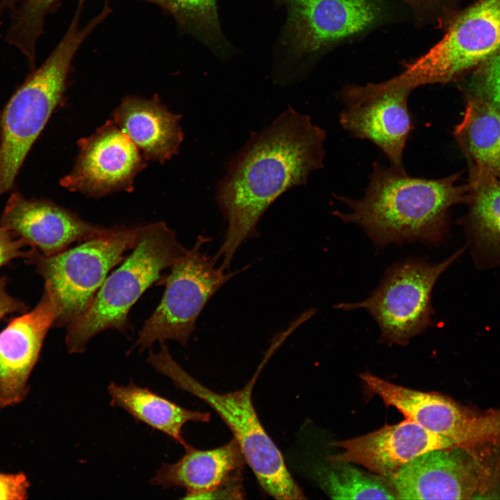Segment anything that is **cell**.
<instances>
[{
  "label": "cell",
  "mask_w": 500,
  "mask_h": 500,
  "mask_svg": "<svg viewBox=\"0 0 500 500\" xmlns=\"http://www.w3.org/2000/svg\"><path fill=\"white\" fill-rule=\"evenodd\" d=\"M325 140V131L309 116L289 107L252 133L230 160L216 192L227 227L214 256L224 269L228 270L242 243L256 236L257 224L270 205L323 167Z\"/></svg>",
  "instance_id": "1"
},
{
  "label": "cell",
  "mask_w": 500,
  "mask_h": 500,
  "mask_svg": "<svg viewBox=\"0 0 500 500\" xmlns=\"http://www.w3.org/2000/svg\"><path fill=\"white\" fill-rule=\"evenodd\" d=\"M458 176L415 177L403 168L375 162L363 197L336 196L349 210L333 214L360 226L378 247L415 241L438 244L447 233L450 208L469 198V185H458Z\"/></svg>",
  "instance_id": "2"
},
{
  "label": "cell",
  "mask_w": 500,
  "mask_h": 500,
  "mask_svg": "<svg viewBox=\"0 0 500 500\" xmlns=\"http://www.w3.org/2000/svg\"><path fill=\"white\" fill-rule=\"evenodd\" d=\"M276 347L275 343L272 345L252 378L242 389L227 393L216 392L188 374L174 359L165 342L160 343L157 353L150 349L147 361L178 388L197 397L215 411L231 431L246 463L268 495L280 500L304 499L302 490L264 428L252 401L256 381Z\"/></svg>",
  "instance_id": "3"
},
{
  "label": "cell",
  "mask_w": 500,
  "mask_h": 500,
  "mask_svg": "<svg viewBox=\"0 0 500 500\" xmlns=\"http://www.w3.org/2000/svg\"><path fill=\"white\" fill-rule=\"evenodd\" d=\"M176 233L162 222L140 226L131 253L106 277L83 314L67 327L65 344L70 353L83 352L98 333L129 328L131 308L161 272L187 252Z\"/></svg>",
  "instance_id": "4"
},
{
  "label": "cell",
  "mask_w": 500,
  "mask_h": 500,
  "mask_svg": "<svg viewBox=\"0 0 500 500\" xmlns=\"http://www.w3.org/2000/svg\"><path fill=\"white\" fill-rule=\"evenodd\" d=\"M74 22L42 65L13 94L0 114V196L12 189L31 147L60 104L71 61L96 23Z\"/></svg>",
  "instance_id": "5"
},
{
  "label": "cell",
  "mask_w": 500,
  "mask_h": 500,
  "mask_svg": "<svg viewBox=\"0 0 500 500\" xmlns=\"http://www.w3.org/2000/svg\"><path fill=\"white\" fill-rule=\"evenodd\" d=\"M140 226L105 228L74 248L47 256L33 248L26 258L35 265L58 308L53 326L67 327L86 310L124 253L132 249Z\"/></svg>",
  "instance_id": "6"
},
{
  "label": "cell",
  "mask_w": 500,
  "mask_h": 500,
  "mask_svg": "<svg viewBox=\"0 0 500 500\" xmlns=\"http://www.w3.org/2000/svg\"><path fill=\"white\" fill-rule=\"evenodd\" d=\"M398 499H472L500 488V447L455 446L428 451L389 476Z\"/></svg>",
  "instance_id": "7"
},
{
  "label": "cell",
  "mask_w": 500,
  "mask_h": 500,
  "mask_svg": "<svg viewBox=\"0 0 500 500\" xmlns=\"http://www.w3.org/2000/svg\"><path fill=\"white\" fill-rule=\"evenodd\" d=\"M462 248L439 263L410 258L388 267L377 288L366 299L340 303L343 310L362 308L374 319L381 340L407 345L410 339L433 325L431 294L439 277L463 253Z\"/></svg>",
  "instance_id": "8"
},
{
  "label": "cell",
  "mask_w": 500,
  "mask_h": 500,
  "mask_svg": "<svg viewBox=\"0 0 500 500\" xmlns=\"http://www.w3.org/2000/svg\"><path fill=\"white\" fill-rule=\"evenodd\" d=\"M209 240L200 235L192 249L171 266L170 273L161 277L163 296L139 331L134 347L142 351L168 340L186 345L208 301L238 274L217 266L215 256L203 251Z\"/></svg>",
  "instance_id": "9"
},
{
  "label": "cell",
  "mask_w": 500,
  "mask_h": 500,
  "mask_svg": "<svg viewBox=\"0 0 500 500\" xmlns=\"http://www.w3.org/2000/svg\"><path fill=\"white\" fill-rule=\"evenodd\" d=\"M500 48V0H481L464 12L444 38L390 80L412 90L447 83L484 62Z\"/></svg>",
  "instance_id": "10"
},
{
  "label": "cell",
  "mask_w": 500,
  "mask_h": 500,
  "mask_svg": "<svg viewBox=\"0 0 500 500\" xmlns=\"http://www.w3.org/2000/svg\"><path fill=\"white\" fill-rule=\"evenodd\" d=\"M412 90L388 80L349 86L342 92V127L353 137L369 140L399 169L403 168V152L414 128L408 104Z\"/></svg>",
  "instance_id": "11"
},
{
  "label": "cell",
  "mask_w": 500,
  "mask_h": 500,
  "mask_svg": "<svg viewBox=\"0 0 500 500\" xmlns=\"http://www.w3.org/2000/svg\"><path fill=\"white\" fill-rule=\"evenodd\" d=\"M78 144L75 165L60 181L71 192L101 197L131 190L135 176L146 166L138 147L113 120Z\"/></svg>",
  "instance_id": "12"
},
{
  "label": "cell",
  "mask_w": 500,
  "mask_h": 500,
  "mask_svg": "<svg viewBox=\"0 0 500 500\" xmlns=\"http://www.w3.org/2000/svg\"><path fill=\"white\" fill-rule=\"evenodd\" d=\"M57 316L53 297L44 288L34 309L13 319L0 332V408L17 405L26 397L29 377Z\"/></svg>",
  "instance_id": "13"
},
{
  "label": "cell",
  "mask_w": 500,
  "mask_h": 500,
  "mask_svg": "<svg viewBox=\"0 0 500 500\" xmlns=\"http://www.w3.org/2000/svg\"><path fill=\"white\" fill-rule=\"evenodd\" d=\"M343 451L328 456L331 462H349L369 472L390 476L403 465L432 450L455 447L448 439L405 419L393 425L354 438L331 444Z\"/></svg>",
  "instance_id": "14"
},
{
  "label": "cell",
  "mask_w": 500,
  "mask_h": 500,
  "mask_svg": "<svg viewBox=\"0 0 500 500\" xmlns=\"http://www.w3.org/2000/svg\"><path fill=\"white\" fill-rule=\"evenodd\" d=\"M0 224L26 245L47 256L58 253L72 243L81 242L104 228L51 201L28 199L17 192L8 198Z\"/></svg>",
  "instance_id": "15"
},
{
  "label": "cell",
  "mask_w": 500,
  "mask_h": 500,
  "mask_svg": "<svg viewBox=\"0 0 500 500\" xmlns=\"http://www.w3.org/2000/svg\"><path fill=\"white\" fill-rule=\"evenodd\" d=\"M284 1L294 42L306 52L362 31L378 16L371 0Z\"/></svg>",
  "instance_id": "16"
},
{
  "label": "cell",
  "mask_w": 500,
  "mask_h": 500,
  "mask_svg": "<svg viewBox=\"0 0 500 500\" xmlns=\"http://www.w3.org/2000/svg\"><path fill=\"white\" fill-rule=\"evenodd\" d=\"M176 462L163 463L151 480L162 488H183L184 499H196L232 481L241 480L246 463L235 439L219 447L201 450L189 445Z\"/></svg>",
  "instance_id": "17"
},
{
  "label": "cell",
  "mask_w": 500,
  "mask_h": 500,
  "mask_svg": "<svg viewBox=\"0 0 500 500\" xmlns=\"http://www.w3.org/2000/svg\"><path fill=\"white\" fill-rule=\"evenodd\" d=\"M112 116L146 160L164 163L177 153L183 140L181 116L168 110L156 97H127Z\"/></svg>",
  "instance_id": "18"
},
{
  "label": "cell",
  "mask_w": 500,
  "mask_h": 500,
  "mask_svg": "<svg viewBox=\"0 0 500 500\" xmlns=\"http://www.w3.org/2000/svg\"><path fill=\"white\" fill-rule=\"evenodd\" d=\"M108 390L112 406L124 409L136 421L167 435L184 448L190 444L182 435L183 426L210 419L208 412L186 409L132 382L127 385L110 383Z\"/></svg>",
  "instance_id": "19"
},
{
  "label": "cell",
  "mask_w": 500,
  "mask_h": 500,
  "mask_svg": "<svg viewBox=\"0 0 500 500\" xmlns=\"http://www.w3.org/2000/svg\"><path fill=\"white\" fill-rule=\"evenodd\" d=\"M455 138L471 165V178H500V112L474 97L456 126Z\"/></svg>",
  "instance_id": "20"
},
{
  "label": "cell",
  "mask_w": 500,
  "mask_h": 500,
  "mask_svg": "<svg viewBox=\"0 0 500 500\" xmlns=\"http://www.w3.org/2000/svg\"><path fill=\"white\" fill-rule=\"evenodd\" d=\"M469 225L475 247L500 261V178H470Z\"/></svg>",
  "instance_id": "21"
},
{
  "label": "cell",
  "mask_w": 500,
  "mask_h": 500,
  "mask_svg": "<svg viewBox=\"0 0 500 500\" xmlns=\"http://www.w3.org/2000/svg\"><path fill=\"white\" fill-rule=\"evenodd\" d=\"M318 472L319 483L334 499H398L389 476L367 472L349 462H331Z\"/></svg>",
  "instance_id": "22"
},
{
  "label": "cell",
  "mask_w": 500,
  "mask_h": 500,
  "mask_svg": "<svg viewBox=\"0 0 500 500\" xmlns=\"http://www.w3.org/2000/svg\"><path fill=\"white\" fill-rule=\"evenodd\" d=\"M56 0H23L12 22L8 38L17 47L33 49L47 10Z\"/></svg>",
  "instance_id": "23"
},
{
  "label": "cell",
  "mask_w": 500,
  "mask_h": 500,
  "mask_svg": "<svg viewBox=\"0 0 500 500\" xmlns=\"http://www.w3.org/2000/svg\"><path fill=\"white\" fill-rule=\"evenodd\" d=\"M474 83L476 97L500 112V48L484 62Z\"/></svg>",
  "instance_id": "24"
},
{
  "label": "cell",
  "mask_w": 500,
  "mask_h": 500,
  "mask_svg": "<svg viewBox=\"0 0 500 500\" xmlns=\"http://www.w3.org/2000/svg\"><path fill=\"white\" fill-rule=\"evenodd\" d=\"M172 4L208 28H216L217 12L215 0H168Z\"/></svg>",
  "instance_id": "25"
},
{
  "label": "cell",
  "mask_w": 500,
  "mask_h": 500,
  "mask_svg": "<svg viewBox=\"0 0 500 500\" xmlns=\"http://www.w3.org/2000/svg\"><path fill=\"white\" fill-rule=\"evenodd\" d=\"M30 483L22 472L7 474L0 472V500L26 499L28 498Z\"/></svg>",
  "instance_id": "26"
},
{
  "label": "cell",
  "mask_w": 500,
  "mask_h": 500,
  "mask_svg": "<svg viewBox=\"0 0 500 500\" xmlns=\"http://www.w3.org/2000/svg\"><path fill=\"white\" fill-rule=\"evenodd\" d=\"M26 245L22 240L0 226V267L14 258H26L28 252L23 251Z\"/></svg>",
  "instance_id": "27"
},
{
  "label": "cell",
  "mask_w": 500,
  "mask_h": 500,
  "mask_svg": "<svg viewBox=\"0 0 500 500\" xmlns=\"http://www.w3.org/2000/svg\"><path fill=\"white\" fill-rule=\"evenodd\" d=\"M6 279L0 278V319L15 312H24L27 306L20 300L10 295L6 288Z\"/></svg>",
  "instance_id": "28"
},
{
  "label": "cell",
  "mask_w": 500,
  "mask_h": 500,
  "mask_svg": "<svg viewBox=\"0 0 500 500\" xmlns=\"http://www.w3.org/2000/svg\"><path fill=\"white\" fill-rule=\"evenodd\" d=\"M3 1H4L6 3H10V2H12L13 0H3Z\"/></svg>",
  "instance_id": "29"
},
{
  "label": "cell",
  "mask_w": 500,
  "mask_h": 500,
  "mask_svg": "<svg viewBox=\"0 0 500 500\" xmlns=\"http://www.w3.org/2000/svg\"><path fill=\"white\" fill-rule=\"evenodd\" d=\"M155 1H162V0H155Z\"/></svg>",
  "instance_id": "30"
}]
</instances>
